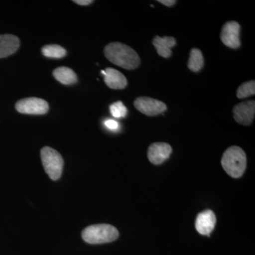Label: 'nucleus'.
I'll use <instances>...</instances> for the list:
<instances>
[{
  "mask_svg": "<svg viewBox=\"0 0 255 255\" xmlns=\"http://www.w3.org/2000/svg\"><path fill=\"white\" fill-rule=\"evenodd\" d=\"M136 110L149 117L159 115L167 110V105L164 102L150 97H138L134 102Z\"/></svg>",
  "mask_w": 255,
  "mask_h": 255,
  "instance_id": "0eeeda50",
  "label": "nucleus"
},
{
  "mask_svg": "<svg viewBox=\"0 0 255 255\" xmlns=\"http://www.w3.org/2000/svg\"><path fill=\"white\" fill-rule=\"evenodd\" d=\"M204 65V56L202 52L198 48H193L190 52L188 68L194 73L200 71Z\"/></svg>",
  "mask_w": 255,
  "mask_h": 255,
  "instance_id": "2eb2a0df",
  "label": "nucleus"
},
{
  "mask_svg": "<svg viewBox=\"0 0 255 255\" xmlns=\"http://www.w3.org/2000/svg\"><path fill=\"white\" fill-rule=\"evenodd\" d=\"M15 107L19 113L32 115H43L49 110V106L46 101L36 97H29L18 101Z\"/></svg>",
  "mask_w": 255,
  "mask_h": 255,
  "instance_id": "39448f33",
  "label": "nucleus"
},
{
  "mask_svg": "<svg viewBox=\"0 0 255 255\" xmlns=\"http://www.w3.org/2000/svg\"><path fill=\"white\" fill-rule=\"evenodd\" d=\"M105 127L111 130H117L119 128V124L116 121L112 119H108L105 122Z\"/></svg>",
  "mask_w": 255,
  "mask_h": 255,
  "instance_id": "6ab92c4d",
  "label": "nucleus"
},
{
  "mask_svg": "<svg viewBox=\"0 0 255 255\" xmlns=\"http://www.w3.org/2000/svg\"><path fill=\"white\" fill-rule=\"evenodd\" d=\"M42 163L47 174L53 180H58L63 172L64 161L61 155L50 147H44L41 150Z\"/></svg>",
  "mask_w": 255,
  "mask_h": 255,
  "instance_id": "20e7f679",
  "label": "nucleus"
},
{
  "mask_svg": "<svg viewBox=\"0 0 255 255\" xmlns=\"http://www.w3.org/2000/svg\"><path fill=\"white\" fill-rule=\"evenodd\" d=\"M172 147L165 142H155L150 145L147 157L151 163L160 164L167 160L172 153Z\"/></svg>",
  "mask_w": 255,
  "mask_h": 255,
  "instance_id": "1a4fd4ad",
  "label": "nucleus"
},
{
  "mask_svg": "<svg viewBox=\"0 0 255 255\" xmlns=\"http://www.w3.org/2000/svg\"><path fill=\"white\" fill-rule=\"evenodd\" d=\"M105 76L106 85L113 90H122L127 86V79L119 70L108 68L101 72Z\"/></svg>",
  "mask_w": 255,
  "mask_h": 255,
  "instance_id": "9b49d317",
  "label": "nucleus"
},
{
  "mask_svg": "<svg viewBox=\"0 0 255 255\" xmlns=\"http://www.w3.org/2000/svg\"><path fill=\"white\" fill-rule=\"evenodd\" d=\"M176 43L175 38L172 36H156L152 41V44L157 50V53L164 58H169L172 55L171 48L175 46Z\"/></svg>",
  "mask_w": 255,
  "mask_h": 255,
  "instance_id": "ddd939ff",
  "label": "nucleus"
},
{
  "mask_svg": "<svg viewBox=\"0 0 255 255\" xmlns=\"http://www.w3.org/2000/svg\"><path fill=\"white\" fill-rule=\"evenodd\" d=\"M241 25L234 21H228L221 30V39L223 44L233 49L241 46Z\"/></svg>",
  "mask_w": 255,
  "mask_h": 255,
  "instance_id": "423d86ee",
  "label": "nucleus"
},
{
  "mask_svg": "<svg viewBox=\"0 0 255 255\" xmlns=\"http://www.w3.org/2000/svg\"><path fill=\"white\" fill-rule=\"evenodd\" d=\"M158 1L167 6H173L174 4L177 3V1H175V0H159Z\"/></svg>",
  "mask_w": 255,
  "mask_h": 255,
  "instance_id": "aec40b11",
  "label": "nucleus"
},
{
  "mask_svg": "<svg viewBox=\"0 0 255 255\" xmlns=\"http://www.w3.org/2000/svg\"><path fill=\"white\" fill-rule=\"evenodd\" d=\"M221 164L228 175L233 178L241 177L246 169V152L238 146H232L223 154Z\"/></svg>",
  "mask_w": 255,
  "mask_h": 255,
  "instance_id": "f03ea898",
  "label": "nucleus"
},
{
  "mask_svg": "<svg viewBox=\"0 0 255 255\" xmlns=\"http://www.w3.org/2000/svg\"><path fill=\"white\" fill-rule=\"evenodd\" d=\"M73 1L76 3V4L82 5V6H86V5L90 4L93 2V1H92V0H75Z\"/></svg>",
  "mask_w": 255,
  "mask_h": 255,
  "instance_id": "412c9836",
  "label": "nucleus"
},
{
  "mask_svg": "<svg viewBox=\"0 0 255 255\" xmlns=\"http://www.w3.org/2000/svg\"><path fill=\"white\" fill-rule=\"evenodd\" d=\"M19 46L18 37L11 34L0 35V58L12 55Z\"/></svg>",
  "mask_w": 255,
  "mask_h": 255,
  "instance_id": "f8f14e48",
  "label": "nucleus"
},
{
  "mask_svg": "<svg viewBox=\"0 0 255 255\" xmlns=\"http://www.w3.org/2000/svg\"><path fill=\"white\" fill-rule=\"evenodd\" d=\"M42 53L47 58L60 59L67 54L66 50L59 45H48L42 48Z\"/></svg>",
  "mask_w": 255,
  "mask_h": 255,
  "instance_id": "dca6fc26",
  "label": "nucleus"
},
{
  "mask_svg": "<svg viewBox=\"0 0 255 255\" xmlns=\"http://www.w3.org/2000/svg\"><path fill=\"white\" fill-rule=\"evenodd\" d=\"M54 78L63 85H73L78 81V77L72 69L60 67L53 72Z\"/></svg>",
  "mask_w": 255,
  "mask_h": 255,
  "instance_id": "4468645a",
  "label": "nucleus"
},
{
  "mask_svg": "<svg viewBox=\"0 0 255 255\" xmlns=\"http://www.w3.org/2000/svg\"><path fill=\"white\" fill-rule=\"evenodd\" d=\"M110 112L115 118L121 119L127 117L128 110L123 102L119 101L110 106Z\"/></svg>",
  "mask_w": 255,
  "mask_h": 255,
  "instance_id": "a211bd4d",
  "label": "nucleus"
},
{
  "mask_svg": "<svg viewBox=\"0 0 255 255\" xmlns=\"http://www.w3.org/2000/svg\"><path fill=\"white\" fill-rule=\"evenodd\" d=\"M104 53L111 63L127 70H133L140 63V57L136 52L130 46L119 42L107 45Z\"/></svg>",
  "mask_w": 255,
  "mask_h": 255,
  "instance_id": "f257e3e1",
  "label": "nucleus"
},
{
  "mask_svg": "<svg viewBox=\"0 0 255 255\" xmlns=\"http://www.w3.org/2000/svg\"><path fill=\"white\" fill-rule=\"evenodd\" d=\"M234 119L238 124L243 126L251 125L255 114V101H246L235 106L233 108Z\"/></svg>",
  "mask_w": 255,
  "mask_h": 255,
  "instance_id": "6e6552de",
  "label": "nucleus"
},
{
  "mask_svg": "<svg viewBox=\"0 0 255 255\" xmlns=\"http://www.w3.org/2000/svg\"><path fill=\"white\" fill-rule=\"evenodd\" d=\"M255 95V82L251 80L245 82L238 87L237 90V97L239 99L247 98L251 96Z\"/></svg>",
  "mask_w": 255,
  "mask_h": 255,
  "instance_id": "f3484780",
  "label": "nucleus"
},
{
  "mask_svg": "<svg viewBox=\"0 0 255 255\" xmlns=\"http://www.w3.org/2000/svg\"><path fill=\"white\" fill-rule=\"evenodd\" d=\"M84 241L89 244L97 245L111 243L119 238L118 230L109 224H97L89 226L82 234Z\"/></svg>",
  "mask_w": 255,
  "mask_h": 255,
  "instance_id": "7ed1b4c3",
  "label": "nucleus"
},
{
  "mask_svg": "<svg viewBox=\"0 0 255 255\" xmlns=\"http://www.w3.org/2000/svg\"><path fill=\"white\" fill-rule=\"evenodd\" d=\"M216 223V218L214 213L211 210H206L200 213L196 218V231L203 236H210L214 231Z\"/></svg>",
  "mask_w": 255,
  "mask_h": 255,
  "instance_id": "9d476101",
  "label": "nucleus"
}]
</instances>
